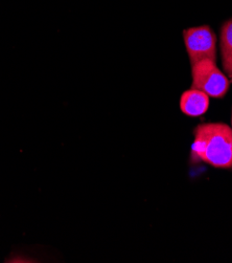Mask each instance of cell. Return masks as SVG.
<instances>
[{
  "label": "cell",
  "mask_w": 232,
  "mask_h": 263,
  "mask_svg": "<svg viewBox=\"0 0 232 263\" xmlns=\"http://www.w3.org/2000/svg\"><path fill=\"white\" fill-rule=\"evenodd\" d=\"M191 65L203 60L217 59V37L208 25L191 28L183 32Z\"/></svg>",
  "instance_id": "cell-3"
},
{
  "label": "cell",
  "mask_w": 232,
  "mask_h": 263,
  "mask_svg": "<svg viewBox=\"0 0 232 263\" xmlns=\"http://www.w3.org/2000/svg\"><path fill=\"white\" fill-rule=\"evenodd\" d=\"M193 157L219 169H232V128L223 123L201 124L194 130Z\"/></svg>",
  "instance_id": "cell-1"
},
{
  "label": "cell",
  "mask_w": 232,
  "mask_h": 263,
  "mask_svg": "<svg viewBox=\"0 0 232 263\" xmlns=\"http://www.w3.org/2000/svg\"><path fill=\"white\" fill-rule=\"evenodd\" d=\"M180 108L188 117H201L209 108V97L199 89L191 88L182 93Z\"/></svg>",
  "instance_id": "cell-4"
},
{
  "label": "cell",
  "mask_w": 232,
  "mask_h": 263,
  "mask_svg": "<svg viewBox=\"0 0 232 263\" xmlns=\"http://www.w3.org/2000/svg\"><path fill=\"white\" fill-rule=\"evenodd\" d=\"M192 88L199 89L208 97L223 98L230 87L228 78L213 60H203L192 65Z\"/></svg>",
  "instance_id": "cell-2"
},
{
  "label": "cell",
  "mask_w": 232,
  "mask_h": 263,
  "mask_svg": "<svg viewBox=\"0 0 232 263\" xmlns=\"http://www.w3.org/2000/svg\"><path fill=\"white\" fill-rule=\"evenodd\" d=\"M231 124H232V117H231ZM232 128V127H231Z\"/></svg>",
  "instance_id": "cell-6"
},
{
  "label": "cell",
  "mask_w": 232,
  "mask_h": 263,
  "mask_svg": "<svg viewBox=\"0 0 232 263\" xmlns=\"http://www.w3.org/2000/svg\"><path fill=\"white\" fill-rule=\"evenodd\" d=\"M220 46L223 68L229 77H232V19L222 26Z\"/></svg>",
  "instance_id": "cell-5"
}]
</instances>
